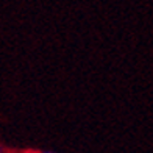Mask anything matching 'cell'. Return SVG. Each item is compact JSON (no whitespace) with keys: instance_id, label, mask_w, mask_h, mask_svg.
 <instances>
[{"instance_id":"2","label":"cell","mask_w":153,"mask_h":153,"mask_svg":"<svg viewBox=\"0 0 153 153\" xmlns=\"http://www.w3.org/2000/svg\"><path fill=\"white\" fill-rule=\"evenodd\" d=\"M44 153H55V152H44Z\"/></svg>"},{"instance_id":"1","label":"cell","mask_w":153,"mask_h":153,"mask_svg":"<svg viewBox=\"0 0 153 153\" xmlns=\"http://www.w3.org/2000/svg\"><path fill=\"white\" fill-rule=\"evenodd\" d=\"M0 153H3V149H2V145H0Z\"/></svg>"}]
</instances>
